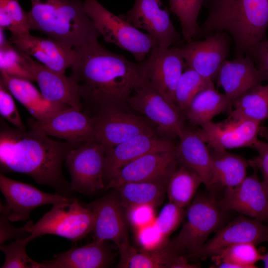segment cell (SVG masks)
Masks as SVG:
<instances>
[{"label":"cell","instance_id":"cell-4","mask_svg":"<svg viewBox=\"0 0 268 268\" xmlns=\"http://www.w3.org/2000/svg\"><path fill=\"white\" fill-rule=\"evenodd\" d=\"M30 30H37L67 46L78 48L100 36L82 0H30Z\"/></svg>","mask_w":268,"mask_h":268},{"label":"cell","instance_id":"cell-8","mask_svg":"<svg viewBox=\"0 0 268 268\" xmlns=\"http://www.w3.org/2000/svg\"><path fill=\"white\" fill-rule=\"evenodd\" d=\"M129 106L151 122L162 137L179 138L186 127L183 112L154 88L146 78L130 97Z\"/></svg>","mask_w":268,"mask_h":268},{"label":"cell","instance_id":"cell-39","mask_svg":"<svg viewBox=\"0 0 268 268\" xmlns=\"http://www.w3.org/2000/svg\"><path fill=\"white\" fill-rule=\"evenodd\" d=\"M28 236L15 239L9 244L0 246L5 256V261L1 268H40V263L29 258L26 252V247L30 242Z\"/></svg>","mask_w":268,"mask_h":268},{"label":"cell","instance_id":"cell-35","mask_svg":"<svg viewBox=\"0 0 268 268\" xmlns=\"http://www.w3.org/2000/svg\"><path fill=\"white\" fill-rule=\"evenodd\" d=\"M213 85L212 80L202 76L186 66L176 87L175 103L183 112L198 93Z\"/></svg>","mask_w":268,"mask_h":268},{"label":"cell","instance_id":"cell-7","mask_svg":"<svg viewBox=\"0 0 268 268\" xmlns=\"http://www.w3.org/2000/svg\"><path fill=\"white\" fill-rule=\"evenodd\" d=\"M95 222L93 212L70 197L53 204L52 208L36 223L27 222L31 241L42 235H57L76 242L92 232Z\"/></svg>","mask_w":268,"mask_h":268},{"label":"cell","instance_id":"cell-43","mask_svg":"<svg viewBox=\"0 0 268 268\" xmlns=\"http://www.w3.org/2000/svg\"><path fill=\"white\" fill-rule=\"evenodd\" d=\"M0 245L7 241L24 238L30 235L27 230V223L20 228L15 227L10 223V221L8 217L9 209L6 205H3L0 203Z\"/></svg>","mask_w":268,"mask_h":268},{"label":"cell","instance_id":"cell-23","mask_svg":"<svg viewBox=\"0 0 268 268\" xmlns=\"http://www.w3.org/2000/svg\"><path fill=\"white\" fill-rule=\"evenodd\" d=\"M176 145L173 139L153 134H139L113 147L106 148L104 171L105 185L127 164L147 153L173 149Z\"/></svg>","mask_w":268,"mask_h":268},{"label":"cell","instance_id":"cell-28","mask_svg":"<svg viewBox=\"0 0 268 268\" xmlns=\"http://www.w3.org/2000/svg\"><path fill=\"white\" fill-rule=\"evenodd\" d=\"M211 157L212 177L210 188H233L247 177L248 160L226 150L208 146Z\"/></svg>","mask_w":268,"mask_h":268},{"label":"cell","instance_id":"cell-21","mask_svg":"<svg viewBox=\"0 0 268 268\" xmlns=\"http://www.w3.org/2000/svg\"><path fill=\"white\" fill-rule=\"evenodd\" d=\"M93 118L95 121V141L103 144L106 148L113 147L139 134H157L154 125L147 119L130 111Z\"/></svg>","mask_w":268,"mask_h":268},{"label":"cell","instance_id":"cell-30","mask_svg":"<svg viewBox=\"0 0 268 268\" xmlns=\"http://www.w3.org/2000/svg\"><path fill=\"white\" fill-rule=\"evenodd\" d=\"M167 242L162 247L151 250L137 249L130 244L120 247L117 267L174 268L177 259L181 255L174 252L168 246Z\"/></svg>","mask_w":268,"mask_h":268},{"label":"cell","instance_id":"cell-27","mask_svg":"<svg viewBox=\"0 0 268 268\" xmlns=\"http://www.w3.org/2000/svg\"><path fill=\"white\" fill-rule=\"evenodd\" d=\"M0 82L36 120H44L69 107L64 103L47 100L31 83V81L14 78L0 72Z\"/></svg>","mask_w":268,"mask_h":268},{"label":"cell","instance_id":"cell-6","mask_svg":"<svg viewBox=\"0 0 268 268\" xmlns=\"http://www.w3.org/2000/svg\"><path fill=\"white\" fill-rule=\"evenodd\" d=\"M87 15L106 42L131 53L138 62L146 59L157 42L149 34L138 28L104 7L98 0H85Z\"/></svg>","mask_w":268,"mask_h":268},{"label":"cell","instance_id":"cell-12","mask_svg":"<svg viewBox=\"0 0 268 268\" xmlns=\"http://www.w3.org/2000/svg\"><path fill=\"white\" fill-rule=\"evenodd\" d=\"M232 38L227 33L216 32L202 40L187 42L179 47L186 66L213 81L228 57Z\"/></svg>","mask_w":268,"mask_h":268},{"label":"cell","instance_id":"cell-5","mask_svg":"<svg viewBox=\"0 0 268 268\" xmlns=\"http://www.w3.org/2000/svg\"><path fill=\"white\" fill-rule=\"evenodd\" d=\"M224 210L217 201L204 195H196L186 211V220L178 235L167 245L176 254L188 259L207 241L209 235L219 228Z\"/></svg>","mask_w":268,"mask_h":268},{"label":"cell","instance_id":"cell-24","mask_svg":"<svg viewBox=\"0 0 268 268\" xmlns=\"http://www.w3.org/2000/svg\"><path fill=\"white\" fill-rule=\"evenodd\" d=\"M9 41L17 48L43 65L58 72L65 74L74 61V49L50 37L34 36L30 33L10 36Z\"/></svg>","mask_w":268,"mask_h":268},{"label":"cell","instance_id":"cell-15","mask_svg":"<svg viewBox=\"0 0 268 268\" xmlns=\"http://www.w3.org/2000/svg\"><path fill=\"white\" fill-rule=\"evenodd\" d=\"M268 240V226L258 219L242 215L219 229L188 259L204 260L234 245L251 243L257 245Z\"/></svg>","mask_w":268,"mask_h":268},{"label":"cell","instance_id":"cell-9","mask_svg":"<svg viewBox=\"0 0 268 268\" xmlns=\"http://www.w3.org/2000/svg\"><path fill=\"white\" fill-rule=\"evenodd\" d=\"M106 147L97 141L83 143L71 150L65 161L71 177L70 190L91 196L105 189Z\"/></svg>","mask_w":268,"mask_h":268},{"label":"cell","instance_id":"cell-31","mask_svg":"<svg viewBox=\"0 0 268 268\" xmlns=\"http://www.w3.org/2000/svg\"><path fill=\"white\" fill-rule=\"evenodd\" d=\"M168 181L130 182L116 188L125 207L129 209L138 206L160 205L167 193Z\"/></svg>","mask_w":268,"mask_h":268},{"label":"cell","instance_id":"cell-11","mask_svg":"<svg viewBox=\"0 0 268 268\" xmlns=\"http://www.w3.org/2000/svg\"><path fill=\"white\" fill-rule=\"evenodd\" d=\"M262 126L261 122L231 112L223 121L208 122L196 131L207 145L213 148H252L258 139Z\"/></svg>","mask_w":268,"mask_h":268},{"label":"cell","instance_id":"cell-25","mask_svg":"<svg viewBox=\"0 0 268 268\" xmlns=\"http://www.w3.org/2000/svg\"><path fill=\"white\" fill-rule=\"evenodd\" d=\"M179 139L176 147L178 164L197 174L206 188L209 189L212 169L211 155L206 143L199 135L196 129L186 126Z\"/></svg>","mask_w":268,"mask_h":268},{"label":"cell","instance_id":"cell-18","mask_svg":"<svg viewBox=\"0 0 268 268\" xmlns=\"http://www.w3.org/2000/svg\"><path fill=\"white\" fill-rule=\"evenodd\" d=\"M27 124L30 129L66 141H95L94 119L73 107L63 110L44 120L29 119Z\"/></svg>","mask_w":268,"mask_h":268},{"label":"cell","instance_id":"cell-38","mask_svg":"<svg viewBox=\"0 0 268 268\" xmlns=\"http://www.w3.org/2000/svg\"><path fill=\"white\" fill-rule=\"evenodd\" d=\"M0 70L14 78L35 81L32 73L23 64L18 49L9 40L0 45Z\"/></svg>","mask_w":268,"mask_h":268},{"label":"cell","instance_id":"cell-44","mask_svg":"<svg viewBox=\"0 0 268 268\" xmlns=\"http://www.w3.org/2000/svg\"><path fill=\"white\" fill-rule=\"evenodd\" d=\"M136 237L138 244L143 250L158 249L168 241L162 237L153 223L136 229Z\"/></svg>","mask_w":268,"mask_h":268},{"label":"cell","instance_id":"cell-22","mask_svg":"<svg viewBox=\"0 0 268 268\" xmlns=\"http://www.w3.org/2000/svg\"><path fill=\"white\" fill-rule=\"evenodd\" d=\"M216 81L224 90L229 104V114L234 100L246 91L264 81H268V73L259 69L251 56L246 54L225 60L221 65Z\"/></svg>","mask_w":268,"mask_h":268},{"label":"cell","instance_id":"cell-45","mask_svg":"<svg viewBox=\"0 0 268 268\" xmlns=\"http://www.w3.org/2000/svg\"><path fill=\"white\" fill-rule=\"evenodd\" d=\"M154 208L149 205H141L129 209L130 223L136 229L153 223Z\"/></svg>","mask_w":268,"mask_h":268},{"label":"cell","instance_id":"cell-17","mask_svg":"<svg viewBox=\"0 0 268 268\" xmlns=\"http://www.w3.org/2000/svg\"><path fill=\"white\" fill-rule=\"evenodd\" d=\"M144 61L146 79L164 97L175 104L176 87L186 67L179 47L156 46Z\"/></svg>","mask_w":268,"mask_h":268},{"label":"cell","instance_id":"cell-37","mask_svg":"<svg viewBox=\"0 0 268 268\" xmlns=\"http://www.w3.org/2000/svg\"><path fill=\"white\" fill-rule=\"evenodd\" d=\"M0 28L8 30L13 35L30 33L28 13L18 0H0Z\"/></svg>","mask_w":268,"mask_h":268},{"label":"cell","instance_id":"cell-1","mask_svg":"<svg viewBox=\"0 0 268 268\" xmlns=\"http://www.w3.org/2000/svg\"><path fill=\"white\" fill-rule=\"evenodd\" d=\"M74 49L70 76L78 85L82 112L93 118L130 111V97L146 79L144 61L132 62L98 41Z\"/></svg>","mask_w":268,"mask_h":268},{"label":"cell","instance_id":"cell-42","mask_svg":"<svg viewBox=\"0 0 268 268\" xmlns=\"http://www.w3.org/2000/svg\"><path fill=\"white\" fill-rule=\"evenodd\" d=\"M12 96L5 86L0 82V113L1 117L15 128L26 131L27 128L21 120Z\"/></svg>","mask_w":268,"mask_h":268},{"label":"cell","instance_id":"cell-33","mask_svg":"<svg viewBox=\"0 0 268 268\" xmlns=\"http://www.w3.org/2000/svg\"><path fill=\"white\" fill-rule=\"evenodd\" d=\"M232 113L262 122L268 119V84L254 86L233 103Z\"/></svg>","mask_w":268,"mask_h":268},{"label":"cell","instance_id":"cell-14","mask_svg":"<svg viewBox=\"0 0 268 268\" xmlns=\"http://www.w3.org/2000/svg\"><path fill=\"white\" fill-rule=\"evenodd\" d=\"M161 0H135L132 9L119 15L137 28L145 30L164 48L178 47L181 35L174 26L168 12L161 8Z\"/></svg>","mask_w":268,"mask_h":268},{"label":"cell","instance_id":"cell-20","mask_svg":"<svg viewBox=\"0 0 268 268\" xmlns=\"http://www.w3.org/2000/svg\"><path fill=\"white\" fill-rule=\"evenodd\" d=\"M0 189L9 209L8 217L11 222L25 221L29 218L31 212L35 208L46 204L53 205L70 198L59 193L44 192L2 173L0 174Z\"/></svg>","mask_w":268,"mask_h":268},{"label":"cell","instance_id":"cell-16","mask_svg":"<svg viewBox=\"0 0 268 268\" xmlns=\"http://www.w3.org/2000/svg\"><path fill=\"white\" fill-rule=\"evenodd\" d=\"M247 176L235 187L225 189L223 197L217 201L224 211L234 210L241 214L268 222V191L261 181L258 170Z\"/></svg>","mask_w":268,"mask_h":268},{"label":"cell","instance_id":"cell-32","mask_svg":"<svg viewBox=\"0 0 268 268\" xmlns=\"http://www.w3.org/2000/svg\"><path fill=\"white\" fill-rule=\"evenodd\" d=\"M201 184L202 181L197 174L179 164L168 180L166 193L169 201L185 208L194 199Z\"/></svg>","mask_w":268,"mask_h":268},{"label":"cell","instance_id":"cell-47","mask_svg":"<svg viewBox=\"0 0 268 268\" xmlns=\"http://www.w3.org/2000/svg\"><path fill=\"white\" fill-rule=\"evenodd\" d=\"M262 260L264 263V268H268V251L265 255H263Z\"/></svg>","mask_w":268,"mask_h":268},{"label":"cell","instance_id":"cell-34","mask_svg":"<svg viewBox=\"0 0 268 268\" xmlns=\"http://www.w3.org/2000/svg\"><path fill=\"white\" fill-rule=\"evenodd\" d=\"M202 0H169L170 10L178 17L182 35L187 42L200 37V26L198 18Z\"/></svg>","mask_w":268,"mask_h":268},{"label":"cell","instance_id":"cell-36","mask_svg":"<svg viewBox=\"0 0 268 268\" xmlns=\"http://www.w3.org/2000/svg\"><path fill=\"white\" fill-rule=\"evenodd\" d=\"M263 255L251 243H243L230 246L211 258L214 264L230 263L238 268H255L256 264L262 260Z\"/></svg>","mask_w":268,"mask_h":268},{"label":"cell","instance_id":"cell-26","mask_svg":"<svg viewBox=\"0 0 268 268\" xmlns=\"http://www.w3.org/2000/svg\"><path fill=\"white\" fill-rule=\"evenodd\" d=\"M107 241L94 240L91 243L57 254L40 263V268H103L111 265L113 254Z\"/></svg>","mask_w":268,"mask_h":268},{"label":"cell","instance_id":"cell-40","mask_svg":"<svg viewBox=\"0 0 268 268\" xmlns=\"http://www.w3.org/2000/svg\"><path fill=\"white\" fill-rule=\"evenodd\" d=\"M186 211L176 204L169 201L161 209L154 224L166 240L180 225L185 217Z\"/></svg>","mask_w":268,"mask_h":268},{"label":"cell","instance_id":"cell-10","mask_svg":"<svg viewBox=\"0 0 268 268\" xmlns=\"http://www.w3.org/2000/svg\"><path fill=\"white\" fill-rule=\"evenodd\" d=\"M104 196L83 205L95 215L92 231L94 240L111 241L118 249L130 244L128 211L116 189Z\"/></svg>","mask_w":268,"mask_h":268},{"label":"cell","instance_id":"cell-41","mask_svg":"<svg viewBox=\"0 0 268 268\" xmlns=\"http://www.w3.org/2000/svg\"><path fill=\"white\" fill-rule=\"evenodd\" d=\"M259 135L265 140L259 139L252 148L258 153L257 156L248 160L249 166L254 169L260 170L263 177V182L268 191V128L262 126Z\"/></svg>","mask_w":268,"mask_h":268},{"label":"cell","instance_id":"cell-3","mask_svg":"<svg viewBox=\"0 0 268 268\" xmlns=\"http://www.w3.org/2000/svg\"><path fill=\"white\" fill-rule=\"evenodd\" d=\"M207 15L200 37L224 32L234 43L235 57L249 54L267 39L268 0H205Z\"/></svg>","mask_w":268,"mask_h":268},{"label":"cell","instance_id":"cell-13","mask_svg":"<svg viewBox=\"0 0 268 268\" xmlns=\"http://www.w3.org/2000/svg\"><path fill=\"white\" fill-rule=\"evenodd\" d=\"M178 165L176 147L152 152L121 168L108 182L104 190L130 182L168 181Z\"/></svg>","mask_w":268,"mask_h":268},{"label":"cell","instance_id":"cell-46","mask_svg":"<svg viewBox=\"0 0 268 268\" xmlns=\"http://www.w3.org/2000/svg\"><path fill=\"white\" fill-rule=\"evenodd\" d=\"M253 60L257 67L268 73V40L259 43L248 54Z\"/></svg>","mask_w":268,"mask_h":268},{"label":"cell","instance_id":"cell-2","mask_svg":"<svg viewBox=\"0 0 268 268\" xmlns=\"http://www.w3.org/2000/svg\"><path fill=\"white\" fill-rule=\"evenodd\" d=\"M83 143L54 140L38 130L13 128L1 117V173L16 172L28 175L36 183L70 197V184L64 176L62 165L69 152Z\"/></svg>","mask_w":268,"mask_h":268},{"label":"cell","instance_id":"cell-19","mask_svg":"<svg viewBox=\"0 0 268 268\" xmlns=\"http://www.w3.org/2000/svg\"><path fill=\"white\" fill-rule=\"evenodd\" d=\"M18 50L23 64L33 75L47 100L64 103L82 111L79 88L73 78L47 67Z\"/></svg>","mask_w":268,"mask_h":268},{"label":"cell","instance_id":"cell-29","mask_svg":"<svg viewBox=\"0 0 268 268\" xmlns=\"http://www.w3.org/2000/svg\"><path fill=\"white\" fill-rule=\"evenodd\" d=\"M183 113L186 120L192 125L201 127L211 122L217 115H228V102L225 95L220 93L213 85L198 93Z\"/></svg>","mask_w":268,"mask_h":268}]
</instances>
